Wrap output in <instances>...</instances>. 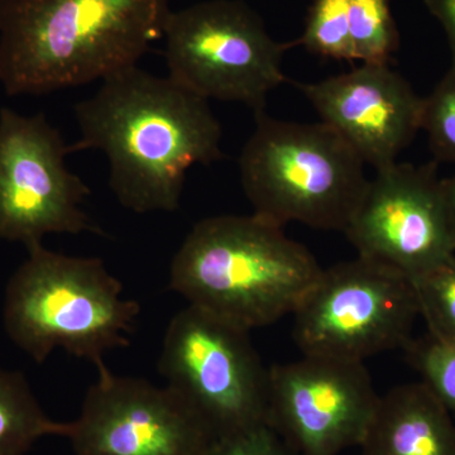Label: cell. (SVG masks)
I'll use <instances>...</instances> for the list:
<instances>
[{
    "instance_id": "obj_13",
    "label": "cell",
    "mask_w": 455,
    "mask_h": 455,
    "mask_svg": "<svg viewBox=\"0 0 455 455\" xmlns=\"http://www.w3.org/2000/svg\"><path fill=\"white\" fill-rule=\"evenodd\" d=\"M296 86L322 122L376 171L396 164L421 128L424 99L388 65L363 64L349 73Z\"/></svg>"
},
{
    "instance_id": "obj_10",
    "label": "cell",
    "mask_w": 455,
    "mask_h": 455,
    "mask_svg": "<svg viewBox=\"0 0 455 455\" xmlns=\"http://www.w3.org/2000/svg\"><path fill=\"white\" fill-rule=\"evenodd\" d=\"M344 233L359 257L397 269L411 281L455 256L444 182L410 164L376 171Z\"/></svg>"
},
{
    "instance_id": "obj_12",
    "label": "cell",
    "mask_w": 455,
    "mask_h": 455,
    "mask_svg": "<svg viewBox=\"0 0 455 455\" xmlns=\"http://www.w3.org/2000/svg\"><path fill=\"white\" fill-rule=\"evenodd\" d=\"M75 455H205L212 434L167 386L98 371L79 418Z\"/></svg>"
},
{
    "instance_id": "obj_1",
    "label": "cell",
    "mask_w": 455,
    "mask_h": 455,
    "mask_svg": "<svg viewBox=\"0 0 455 455\" xmlns=\"http://www.w3.org/2000/svg\"><path fill=\"white\" fill-rule=\"evenodd\" d=\"M75 114L82 139L68 151H103L114 196L134 212L178 211L188 170L223 157L208 100L137 66L106 77Z\"/></svg>"
},
{
    "instance_id": "obj_21",
    "label": "cell",
    "mask_w": 455,
    "mask_h": 455,
    "mask_svg": "<svg viewBox=\"0 0 455 455\" xmlns=\"http://www.w3.org/2000/svg\"><path fill=\"white\" fill-rule=\"evenodd\" d=\"M205 455H299L267 423L212 440Z\"/></svg>"
},
{
    "instance_id": "obj_14",
    "label": "cell",
    "mask_w": 455,
    "mask_h": 455,
    "mask_svg": "<svg viewBox=\"0 0 455 455\" xmlns=\"http://www.w3.org/2000/svg\"><path fill=\"white\" fill-rule=\"evenodd\" d=\"M362 455H455V419L424 382L379 396Z\"/></svg>"
},
{
    "instance_id": "obj_11",
    "label": "cell",
    "mask_w": 455,
    "mask_h": 455,
    "mask_svg": "<svg viewBox=\"0 0 455 455\" xmlns=\"http://www.w3.org/2000/svg\"><path fill=\"white\" fill-rule=\"evenodd\" d=\"M379 401L361 362L304 355L268 368L267 423L299 455L359 447Z\"/></svg>"
},
{
    "instance_id": "obj_8",
    "label": "cell",
    "mask_w": 455,
    "mask_h": 455,
    "mask_svg": "<svg viewBox=\"0 0 455 455\" xmlns=\"http://www.w3.org/2000/svg\"><path fill=\"white\" fill-rule=\"evenodd\" d=\"M164 37L169 76L206 100L238 101L265 112L286 83L284 51L259 14L241 0H209L171 12Z\"/></svg>"
},
{
    "instance_id": "obj_7",
    "label": "cell",
    "mask_w": 455,
    "mask_h": 455,
    "mask_svg": "<svg viewBox=\"0 0 455 455\" xmlns=\"http://www.w3.org/2000/svg\"><path fill=\"white\" fill-rule=\"evenodd\" d=\"M292 315L293 339L304 355L363 363L406 349L420 313L409 277L358 256L323 269Z\"/></svg>"
},
{
    "instance_id": "obj_6",
    "label": "cell",
    "mask_w": 455,
    "mask_h": 455,
    "mask_svg": "<svg viewBox=\"0 0 455 455\" xmlns=\"http://www.w3.org/2000/svg\"><path fill=\"white\" fill-rule=\"evenodd\" d=\"M158 370L214 439L267 423L268 368L239 326L188 305L167 326Z\"/></svg>"
},
{
    "instance_id": "obj_17",
    "label": "cell",
    "mask_w": 455,
    "mask_h": 455,
    "mask_svg": "<svg viewBox=\"0 0 455 455\" xmlns=\"http://www.w3.org/2000/svg\"><path fill=\"white\" fill-rule=\"evenodd\" d=\"M315 55L355 61L349 31V0H314L299 41Z\"/></svg>"
},
{
    "instance_id": "obj_18",
    "label": "cell",
    "mask_w": 455,
    "mask_h": 455,
    "mask_svg": "<svg viewBox=\"0 0 455 455\" xmlns=\"http://www.w3.org/2000/svg\"><path fill=\"white\" fill-rule=\"evenodd\" d=\"M414 283L419 313L436 340H455V256Z\"/></svg>"
},
{
    "instance_id": "obj_23",
    "label": "cell",
    "mask_w": 455,
    "mask_h": 455,
    "mask_svg": "<svg viewBox=\"0 0 455 455\" xmlns=\"http://www.w3.org/2000/svg\"><path fill=\"white\" fill-rule=\"evenodd\" d=\"M444 188L445 194H447L449 208H451V217H453L455 226V175L453 178L444 182Z\"/></svg>"
},
{
    "instance_id": "obj_20",
    "label": "cell",
    "mask_w": 455,
    "mask_h": 455,
    "mask_svg": "<svg viewBox=\"0 0 455 455\" xmlns=\"http://www.w3.org/2000/svg\"><path fill=\"white\" fill-rule=\"evenodd\" d=\"M421 128L429 134L434 154L455 164V62L433 94L424 99Z\"/></svg>"
},
{
    "instance_id": "obj_2",
    "label": "cell",
    "mask_w": 455,
    "mask_h": 455,
    "mask_svg": "<svg viewBox=\"0 0 455 455\" xmlns=\"http://www.w3.org/2000/svg\"><path fill=\"white\" fill-rule=\"evenodd\" d=\"M169 0H0V83L44 94L137 66L164 35Z\"/></svg>"
},
{
    "instance_id": "obj_5",
    "label": "cell",
    "mask_w": 455,
    "mask_h": 455,
    "mask_svg": "<svg viewBox=\"0 0 455 455\" xmlns=\"http://www.w3.org/2000/svg\"><path fill=\"white\" fill-rule=\"evenodd\" d=\"M363 160L333 128L256 114L239 172L245 196L263 220L344 232L368 182Z\"/></svg>"
},
{
    "instance_id": "obj_22",
    "label": "cell",
    "mask_w": 455,
    "mask_h": 455,
    "mask_svg": "<svg viewBox=\"0 0 455 455\" xmlns=\"http://www.w3.org/2000/svg\"><path fill=\"white\" fill-rule=\"evenodd\" d=\"M425 2H427L431 13L438 18L447 31L451 49H453L455 62V0H425Z\"/></svg>"
},
{
    "instance_id": "obj_4",
    "label": "cell",
    "mask_w": 455,
    "mask_h": 455,
    "mask_svg": "<svg viewBox=\"0 0 455 455\" xmlns=\"http://www.w3.org/2000/svg\"><path fill=\"white\" fill-rule=\"evenodd\" d=\"M27 250L5 290L8 337L37 363L62 348L104 370L107 352L130 346L139 302L123 298L121 281L100 259L65 256L41 242Z\"/></svg>"
},
{
    "instance_id": "obj_16",
    "label": "cell",
    "mask_w": 455,
    "mask_h": 455,
    "mask_svg": "<svg viewBox=\"0 0 455 455\" xmlns=\"http://www.w3.org/2000/svg\"><path fill=\"white\" fill-rule=\"evenodd\" d=\"M349 31L355 60L388 65L398 47L390 0H349Z\"/></svg>"
},
{
    "instance_id": "obj_3",
    "label": "cell",
    "mask_w": 455,
    "mask_h": 455,
    "mask_svg": "<svg viewBox=\"0 0 455 455\" xmlns=\"http://www.w3.org/2000/svg\"><path fill=\"white\" fill-rule=\"evenodd\" d=\"M323 268L283 227L259 215L199 221L173 257L170 287L244 331L293 314Z\"/></svg>"
},
{
    "instance_id": "obj_19",
    "label": "cell",
    "mask_w": 455,
    "mask_h": 455,
    "mask_svg": "<svg viewBox=\"0 0 455 455\" xmlns=\"http://www.w3.org/2000/svg\"><path fill=\"white\" fill-rule=\"evenodd\" d=\"M410 358L423 382L455 419V340H412Z\"/></svg>"
},
{
    "instance_id": "obj_9",
    "label": "cell",
    "mask_w": 455,
    "mask_h": 455,
    "mask_svg": "<svg viewBox=\"0 0 455 455\" xmlns=\"http://www.w3.org/2000/svg\"><path fill=\"white\" fill-rule=\"evenodd\" d=\"M61 133L44 118L0 110V238L40 243L47 235H101L82 209L89 188L66 167Z\"/></svg>"
},
{
    "instance_id": "obj_15",
    "label": "cell",
    "mask_w": 455,
    "mask_h": 455,
    "mask_svg": "<svg viewBox=\"0 0 455 455\" xmlns=\"http://www.w3.org/2000/svg\"><path fill=\"white\" fill-rule=\"evenodd\" d=\"M71 423L52 420L42 410L26 377L0 367V455H26L46 436L68 438Z\"/></svg>"
}]
</instances>
